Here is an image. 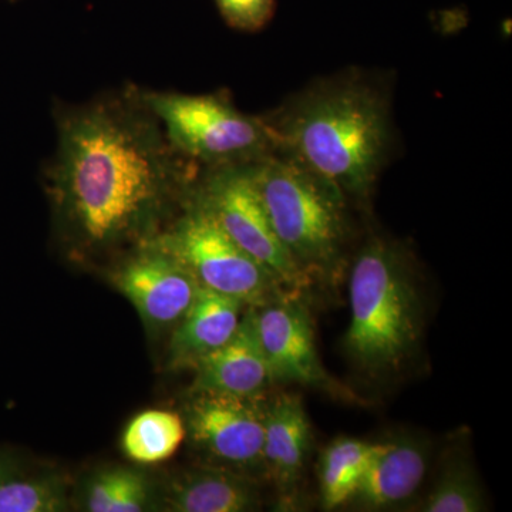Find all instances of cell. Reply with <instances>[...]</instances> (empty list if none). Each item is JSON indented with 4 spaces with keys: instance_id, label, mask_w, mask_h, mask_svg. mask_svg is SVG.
I'll return each instance as SVG.
<instances>
[{
    "instance_id": "cell-1",
    "label": "cell",
    "mask_w": 512,
    "mask_h": 512,
    "mask_svg": "<svg viewBox=\"0 0 512 512\" xmlns=\"http://www.w3.org/2000/svg\"><path fill=\"white\" fill-rule=\"evenodd\" d=\"M56 131L46 190L60 237L80 259L156 238L201 173L168 143L140 87L57 107Z\"/></svg>"
},
{
    "instance_id": "cell-2",
    "label": "cell",
    "mask_w": 512,
    "mask_h": 512,
    "mask_svg": "<svg viewBox=\"0 0 512 512\" xmlns=\"http://www.w3.org/2000/svg\"><path fill=\"white\" fill-rule=\"evenodd\" d=\"M265 119L276 151L301 161L346 198L372 195L392 141L389 101L379 87L359 76L328 80Z\"/></svg>"
},
{
    "instance_id": "cell-3",
    "label": "cell",
    "mask_w": 512,
    "mask_h": 512,
    "mask_svg": "<svg viewBox=\"0 0 512 512\" xmlns=\"http://www.w3.org/2000/svg\"><path fill=\"white\" fill-rule=\"evenodd\" d=\"M345 350L369 377L396 375L416 355L423 335V298L412 256L393 239L373 237L360 248L349 281Z\"/></svg>"
},
{
    "instance_id": "cell-4",
    "label": "cell",
    "mask_w": 512,
    "mask_h": 512,
    "mask_svg": "<svg viewBox=\"0 0 512 512\" xmlns=\"http://www.w3.org/2000/svg\"><path fill=\"white\" fill-rule=\"evenodd\" d=\"M276 237L309 279L338 274L348 242L346 195L301 161L274 151L249 164Z\"/></svg>"
},
{
    "instance_id": "cell-5",
    "label": "cell",
    "mask_w": 512,
    "mask_h": 512,
    "mask_svg": "<svg viewBox=\"0 0 512 512\" xmlns=\"http://www.w3.org/2000/svg\"><path fill=\"white\" fill-rule=\"evenodd\" d=\"M140 90L168 143L200 168L251 164L276 151L265 117L242 113L227 94Z\"/></svg>"
},
{
    "instance_id": "cell-6",
    "label": "cell",
    "mask_w": 512,
    "mask_h": 512,
    "mask_svg": "<svg viewBox=\"0 0 512 512\" xmlns=\"http://www.w3.org/2000/svg\"><path fill=\"white\" fill-rule=\"evenodd\" d=\"M154 239L178 256L201 286L244 306L255 308L286 293L275 276L232 241L192 194L180 214Z\"/></svg>"
},
{
    "instance_id": "cell-7",
    "label": "cell",
    "mask_w": 512,
    "mask_h": 512,
    "mask_svg": "<svg viewBox=\"0 0 512 512\" xmlns=\"http://www.w3.org/2000/svg\"><path fill=\"white\" fill-rule=\"evenodd\" d=\"M192 197L239 247L275 276L282 288L301 295L311 282L276 237L249 164L201 168Z\"/></svg>"
},
{
    "instance_id": "cell-8",
    "label": "cell",
    "mask_w": 512,
    "mask_h": 512,
    "mask_svg": "<svg viewBox=\"0 0 512 512\" xmlns=\"http://www.w3.org/2000/svg\"><path fill=\"white\" fill-rule=\"evenodd\" d=\"M265 410L259 396L192 392L183 417L187 437L212 466L264 476Z\"/></svg>"
},
{
    "instance_id": "cell-9",
    "label": "cell",
    "mask_w": 512,
    "mask_h": 512,
    "mask_svg": "<svg viewBox=\"0 0 512 512\" xmlns=\"http://www.w3.org/2000/svg\"><path fill=\"white\" fill-rule=\"evenodd\" d=\"M111 279L151 330L175 328L201 288L190 268L154 238L128 251Z\"/></svg>"
},
{
    "instance_id": "cell-10",
    "label": "cell",
    "mask_w": 512,
    "mask_h": 512,
    "mask_svg": "<svg viewBox=\"0 0 512 512\" xmlns=\"http://www.w3.org/2000/svg\"><path fill=\"white\" fill-rule=\"evenodd\" d=\"M249 311L272 382L320 389L335 384L320 362L311 315L299 295L284 293Z\"/></svg>"
},
{
    "instance_id": "cell-11",
    "label": "cell",
    "mask_w": 512,
    "mask_h": 512,
    "mask_svg": "<svg viewBox=\"0 0 512 512\" xmlns=\"http://www.w3.org/2000/svg\"><path fill=\"white\" fill-rule=\"evenodd\" d=\"M430 441L403 433L377 443L359 490L350 505L360 511H393L403 508L419 493L429 473Z\"/></svg>"
},
{
    "instance_id": "cell-12",
    "label": "cell",
    "mask_w": 512,
    "mask_h": 512,
    "mask_svg": "<svg viewBox=\"0 0 512 512\" xmlns=\"http://www.w3.org/2000/svg\"><path fill=\"white\" fill-rule=\"evenodd\" d=\"M311 444V421L301 397L279 394L266 403L264 476L271 478L285 500L291 501L298 490Z\"/></svg>"
},
{
    "instance_id": "cell-13",
    "label": "cell",
    "mask_w": 512,
    "mask_h": 512,
    "mask_svg": "<svg viewBox=\"0 0 512 512\" xmlns=\"http://www.w3.org/2000/svg\"><path fill=\"white\" fill-rule=\"evenodd\" d=\"M192 369V392L261 396L272 380L249 309L235 335L220 349L198 360Z\"/></svg>"
},
{
    "instance_id": "cell-14",
    "label": "cell",
    "mask_w": 512,
    "mask_h": 512,
    "mask_svg": "<svg viewBox=\"0 0 512 512\" xmlns=\"http://www.w3.org/2000/svg\"><path fill=\"white\" fill-rule=\"evenodd\" d=\"M244 305L237 299L201 286L184 318L175 325L170 365L192 369L198 360L224 346L237 332Z\"/></svg>"
},
{
    "instance_id": "cell-15",
    "label": "cell",
    "mask_w": 512,
    "mask_h": 512,
    "mask_svg": "<svg viewBox=\"0 0 512 512\" xmlns=\"http://www.w3.org/2000/svg\"><path fill=\"white\" fill-rule=\"evenodd\" d=\"M164 500L174 512H248L261 505L254 478L212 464L175 477Z\"/></svg>"
},
{
    "instance_id": "cell-16",
    "label": "cell",
    "mask_w": 512,
    "mask_h": 512,
    "mask_svg": "<svg viewBox=\"0 0 512 512\" xmlns=\"http://www.w3.org/2000/svg\"><path fill=\"white\" fill-rule=\"evenodd\" d=\"M377 443L352 437H339L319 458L320 504L333 511L349 504L359 490Z\"/></svg>"
},
{
    "instance_id": "cell-17",
    "label": "cell",
    "mask_w": 512,
    "mask_h": 512,
    "mask_svg": "<svg viewBox=\"0 0 512 512\" xmlns=\"http://www.w3.org/2000/svg\"><path fill=\"white\" fill-rule=\"evenodd\" d=\"M187 439L183 417L168 410H146L128 421L121 450L137 464H158L177 453Z\"/></svg>"
},
{
    "instance_id": "cell-18",
    "label": "cell",
    "mask_w": 512,
    "mask_h": 512,
    "mask_svg": "<svg viewBox=\"0 0 512 512\" xmlns=\"http://www.w3.org/2000/svg\"><path fill=\"white\" fill-rule=\"evenodd\" d=\"M151 485L140 471L126 467L100 471L86 485L84 510L143 512L151 505Z\"/></svg>"
},
{
    "instance_id": "cell-19",
    "label": "cell",
    "mask_w": 512,
    "mask_h": 512,
    "mask_svg": "<svg viewBox=\"0 0 512 512\" xmlns=\"http://www.w3.org/2000/svg\"><path fill=\"white\" fill-rule=\"evenodd\" d=\"M485 510L483 488L473 467L463 457L448 458L419 511L481 512Z\"/></svg>"
},
{
    "instance_id": "cell-20",
    "label": "cell",
    "mask_w": 512,
    "mask_h": 512,
    "mask_svg": "<svg viewBox=\"0 0 512 512\" xmlns=\"http://www.w3.org/2000/svg\"><path fill=\"white\" fill-rule=\"evenodd\" d=\"M67 508L59 477L15 478L0 483V512H60Z\"/></svg>"
},
{
    "instance_id": "cell-21",
    "label": "cell",
    "mask_w": 512,
    "mask_h": 512,
    "mask_svg": "<svg viewBox=\"0 0 512 512\" xmlns=\"http://www.w3.org/2000/svg\"><path fill=\"white\" fill-rule=\"evenodd\" d=\"M228 25L255 32L264 28L274 12V0H215Z\"/></svg>"
},
{
    "instance_id": "cell-22",
    "label": "cell",
    "mask_w": 512,
    "mask_h": 512,
    "mask_svg": "<svg viewBox=\"0 0 512 512\" xmlns=\"http://www.w3.org/2000/svg\"><path fill=\"white\" fill-rule=\"evenodd\" d=\"M12 476V468H10L8 461L0 458V483H3V481L8 480Z\"/></svg>"
}]
</instances>
